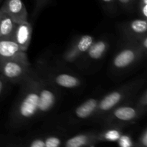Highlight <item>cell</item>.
Returning a JSON list of instances; mask_svg holds the SVG:
<instances>
[{"label":"cell","instance_id":"obj_1","mask_svg":"<svg viewBox=\"0 0 147 147\" xmlns=\"http://www.w3.org/2000/svg\"><path fill=\"white\" fill-rule=\"evenodd\" d=\"M39 96V76L34 69L32 76L20 84V90L10 112V119L22 124L37 118Z\"/></svg>","mask_w":147,"mask_h":147},{"label":"cell","instance_id":"obj_2","mask_svg":"<svg viewBox=\"0 0 147 147\" xmlns=\"http://www.w3.org/2000/svg\"><path fill=\"white\" fill-rule=\"evenodd\" d=\"M145 83V76H139L100 97L93 119H102L113 109L135 98Z\"/></svg>","mask_w":147,"mask_h":147},{"label":"cell","instance_id":"obj_3","mask_svg":"<svg viewBox=\"0 0 147 147\" xmlns=\"http://www.w3.org/2000/svg\"><path fill=\"white\" fill-rule=\"evenodd\" d=\"M34 70L39 76L58 89L76 90L83 86V80L80 76L60 67H50L44 62L39 63Z\"/></svg>","mask_w":147,"mask_h":147},{"label":"cell","instance_id":"obj_4","mask_svg":"<svg viewBox=\"0 0 147 147\" xmlns=\"http://www.w3.org/2000/svg\"><path fill=\"white\" fill-rule=\"evenodd\" d=\"M146 56L136 42L124 40L112 59L111 68L116 73L127 71L142 62Z\"/></svg>","mask_w":147,"mask_h":147},{"label":"cell","instance_id":"obj_5","mask_svg":"<svg viewBox=\"0 0 147 147\" xmlns=\"http://www.w3.org/2000/svg\"><path fill=\"white\" fill-rule=\"evenodd\" d=\"M135 99L129 100L113 109L101 120L109 125L126 124L136 121L144 116L146 112L136 106Z\"/></svg>","mask_w":147,"mask_h":147},{"label":"cell","instance_id":"obj_6","mask_svg":"<svg viewBox=\"0 0 147 147\" xmlns=\"http://www.w3.org/2000/svg\"><path fill=\"white\" fill-rule=\"evenodd\" d=\"M34 68L30 63L15 60L0 61V74L11 84H21L31 77Z\"/></svg>","mask_w":147,"mask_h":147},{"label":"cell","instance_id":"obj_7","mask_svg":"<svg viewBox=\"0 0 147 147\" xmlns=\"http://www.w3.org/2000/svg\"><path fill=\"white\" fill-rule=\"evenodd\" d=\"M38 76L39 96L37 118H41L48 115L55 109L60 98V92L59 89L50 82L39 75Z\"/></svg>","mask_w":147,"mask_h":147},{"label":"cell","instance_id":"obj_8","mask_svg":"<svg viewBox=\"0 0 147 147\" xmlns=\"http://www.w3.org/2000/svg\"><path fill=\"white\" fill-rule=\"evenodd\" d=\"M95 40L90 34H83L73 39L59 59L60 65H68L78 63Z\"/></svg>","mask_w":147,"mask_h":147},{"label":"cell","instance_id":"obj_9","mask_svg":"<svg viewBox=\"0 0 147 147\" xmlns=\"http://www.w3.org/2000/svg\"><path fill=\"white\" fill-rule=\"evenodd\" d=\"M118 30L123 40L137 41L147 35V20L139 17L120 23Z\"/></svg>","mask_w":147,"mask_h":147},{"label":"cell","instance_id":"obj_10","mask_svg":"<svg viewBox=\"0 0 147 147\" xmlns=\"http://www.w3.org/2000/svg\"><path fill=\"white\" fill-rule=\"evenodd\" d=\"M8 60L30 63L27 52L23 51L12 38H0V61Z\"/></svg>","mask_w":147,"mask_h":147},{"label":"cell","instance_id":"obj_11","mask_svg":"<svg viewBox=\"0 0 147 147\" xmlns=\"http://www.w3.org/2000/svg\"><path fill=\"white\" fill-rule=\"evenodd\" d=\"M111 43L106 37L95 39L88 50L80 61L86 63H96L104 58L110 49Z\"/></svg>","mask_w":147,"mask_h":147},{"label":"cell","instance_id":"obj_12","mask_svg":"<svg viewBox=\"0 0 147 147\" xmlns=\"http://www.w3.org/2000/svg\"><path fill=\"white\" fill-rule=\"evenodd\" d=\"M100 98H89L76 106L70 114L72 120L83 121L93 119L97 111Z\"/></svg>","mask_w":147,"mask_h":147},{"label":"cell","instance_id":"obj_13","mask_svg":"<svg viewBox=\"0 0 147 147\" xmlns=\"http://www.w3.org/2000/svg\"><path fill=\"white\" fill-rule=\"evenodd\" d=\"M0 10L9 14L16 22L28 21V13L22 0H5Z\"/></svg>","mask_w":147,"mask_h":147},{"label":"cell","instance_id":"obj_14","mask_svg":"<svg viewBox=\"0 0 147 147\" xmlns=\"http://www.w3.org/2000/svg\"><path fill=\"white\" fill-rule=\"evenodd\" d=\"M32 27L28 21L17 22L11 38L23 51L27 52L31 42Z\"/></svg>","mask_w":147,"mask_h":147},{"label":"cell","instance_id":"obj_15","mask_svg":"<svg viewBox=\"0 0 147 147\" xmlns=\"http://www.w3.org/2000/svg\"><path fill=\"white\" fill-rule=\"evenodd\" d=\"M17 23L9 14L1 11L0 20V38H11Z\"/></svg>","mask_w":147,"mask_h":147},{"label":"cell","instance_id":"obj_16","mask_svg":"<svg viewBox=\"0 0 147 147\" xmlns=\"http://www.w3.org/2000/svg\"><path fill=\"white\" fill-rule=\"evenodd\" d=\"M118 6L128 14H133L137 10V0H116Z\"/></svg>","mask_w":147,"mask_h":147},{"label":"cell","instance_id":"obj_17","mask_svg":"<svg viewBox=\"0 0 147 147\" xmlns=\"http://www.w3.org/2000/svg\"><path fill=\"white\" fill-rule=\"evenodd\" d=\"M90 138L86 134H80L68 139L66 142V147H82L88 142Z\"/></svg>","mask_w":147,"mask_h":147},{"label":"cell","instance_id":"obj_18","mask_svg":"<svg viewBox=\"0 0 147 147\" xmlns=\"http://www.w3.org/2000/svg\"><path fill=\"white\" fill-rule=\"evenodd\" d=\"M104 11L109 14L114 15L119 10V6L116 0H98Z\"/></svg>","mask_w":147,"mask_h":147},{"label":"cell","instance_id":"obj_19","mask_svg":"<svg viewBox=\"0 0 147 147\" xmlns=\"http://www.w3.org/2000/svg\"><path fill=\"white\" fill-rule=\"evenodd\" d=\"M136 105L142 110L147 111V90L146 88L140 93L139 97L135 99Z\"/></svg>","mask_w":147,"mask_h":147},{"label":"cell","instance_id":"obj_20","mask_svg":"<svg viewBox=\"0 0 147 147\" xmlns=\"http://www.w3.org/2000/svg\"><path fill=\"white\" fill-rule=\"evenodd\" d=\"M136 11L140 18L147 20V0H137Z\"/></svg>","mask_w":147,"mask_h":147},{"label":"cell","instance_id":"obj_21","mask_svg":"<svg viewBox=\"0 0 147 147\" xmlns=\"http://www.w3.org/2000/svg\"><path fill=\"white\" fill-rule=\"evenodd\" d=\"M105 139L108 141H116L119 140L121 137V133L118 129H112L108 130L103 135Z\"/></svg>","mask_w":147,"mask_h":147},{"label":"cell","instance_id":"obj_22","mask_svg":"<svg viewBox=\"0 0 147 147\" xmlns=\"http://www.w3.org/2000/svg\"><path fill=\"white\" fill-rule=\"evenodd\" d=\"M60 144V140L56 136H50L45 142V147H58Z\"/></svg>","mask_w":147,"mask_h":147},{"label":"cell","instance_id":"obj_23","mask_svg":"<svg viewBox=\"0 0 147 147\" xmlns=\"http://www.w3.org/2000/svg\"><path fill=\"white\" fill-rule=\"evenodd\" d=\"M11 83H9L1 74H0V98L5 93L9 88V85Z\"/></svg>","mask_w":147,"mask_h":147},{"label":"cell","instance_id":"obj_24","mask_svg":"<svg viewBox=\"0 0 147 147\" xmlns=\"http://www.w3.org/2000/svg\"><path fill=\"white\" fill-rule=\"evenodd\" d=\"M50 0H36L35 5H34V14H37L40 11V10L44 8L49 2Z\"/></svg>","mask_w":147,"mask_h":147},{"label":"cell","instance_id":"obj_25","mask_svg":"<svg viewBox=\"0 0 147 147\" xmlns=\"http://www.w3.org/2000/svg\"><path fill=\"white\" fill-rule=\"evenodd\" d=\"M119 144L121 147H131V142L127 136H121L119 138Z\"/></svg>","mask_w":147,"mask_h":147},{"label":"cell","instance_id":"obj_26","mask_svg":"<svg viewBox=\"0 0 147 147\" xmlns=\"http://www.w3.org/2000/svg\"><path fill=\"white\" fill-rule=\"evenodd\" d=\"M30 147H45V142L42 140L37 139V140H34L32 143Z\"/></svg>","mask_w":147,"mask_h":147},{"label":"cell","instance_id":"obj_27","mask_svg":"<svg viewBox=\"0 0 147 147\" xmlns=\"http://www.w3.org/2000/svg\"><path fill=\"white\" fill-rule=\"evenodd\" d=\"M141 140H142V143L143 144L144 146H146L147 145V131L146 130L144 131L143 134L142 135Z\"/></svg>","mask_w":147,"mask_h":147},{"label":"cell","instance_id":"obj_28","mask_svg":"<svg viewBox=\"0 0 147 147\" xmlns=\"http://www.w3.org/2000/svg\"><path fill=\"white\" fill-rule=\"evenodd\" d=\"M1 11L0 10V20H1Z\"/></svg>","mask_w":147,"mask_h":147},{"label":"cell","instance_id":"obj_29","mask_svg":"<svg viewBox=\"0 0 147 147\" xmlns=\"http://www.w3.org/2000/svg\"><path fill=\"white\" fill-rule=\"evenodd\" d=\"M0 1H1V0H0Z\"/></svg>","mask_w":147,"mask_h":147}]
</instances>
